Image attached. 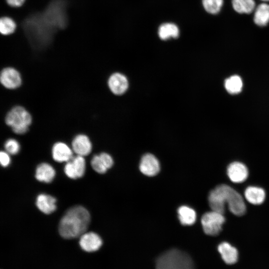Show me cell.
I'll return each mask as SVG.
<instances>
[{"instance_id": "cell-18", "label": "cell", "mask_w": 269, "mask_h": 269, "mask_svg": "<svg viewBox=\"0 0 269 269\" xmlns=\"http://www.w3.org/2000/svg\"><path fill=\"white\" fill-rule=\"evenodd\" d=\"M158 35L162 40H167L171 38H176L179 35V29L174 23L170 22L161 24L158 29Z\"/></svg>"}, {"instance_id": "cell-7", "label": "cell", "mask_w": 269, "mask_h": 269, "mask_svg": "<svg viewBox=\"0 0 269 269\" xmlns=\"http://www.w3.org/2000/svg\"><path fill=\"white\" fill-rule=\"evenodd\" d=\"M85 171V161L83 156L77 155L73 157L66 164L64 171L66 175L72 179H77L83 176Z\"/></svg>"}, {"instance_id": "cell-17", "label": "cell", "mask_w": 269, "mask_h": 269, "mask_svg": "<svg viewBox=\"0 0 269 269\" xmlns=\"http://www.w3.org/2000/svg\"><path fill=\"white\" fill-rule=\"evenodd\" d=\"M55 175V171L53 167L46 163L39 164L36 170L35 177L39 181L49 183Z\"/></svg>"}, {"instance_id": "cell-29", "label": "cell", "mask_w": 269, "mask_h": 269, "mask_svg": "<svg viewBox=\"0 0 269 269\" xmlns=\"http://www.w3.org/2000/svg\"><path fill=\"white\" fill-rule=\"evenodd\" d=\"M261 0L264 1H269V0Z\"/></svg>"}, {"instance_id": "cell-12", "label": "cell", "mask_w": 269, "mask_h": 269, "mask_svg": "<svg viewBox=\"0 0 269 269\" xmlns=\"http://www.w3.org/2000/svg\"><path fill=\"white\" fill-rule=\"evenodd\" d=\"M227 174L232 182L241 183L247 178L248 170L243 163L239 162H234L228 166Z\"/></svg>"}, {"instance_id": "cell-27", "label": "cell", "mask_w": 269, "mask_h": 269, "mask_svg": "<svg viewBox=\"0 0 269 269\" xmlns=\"http://www.w3.org/2000/svg\"><path fill=\"white\" fill-rule=\"evenodd\" d=\"M1 165L3 167L7 166L10 163V157L7 152L1 151L0 153Z\"/></svg>"}, {"instance_id": "cell-24", "label": "cell", "mask_w": 269, "mask_h": 269, "mask_svg": "<svg viewBox=\"0 0 269 269\" xmlns=\"http://www.w3.org/2000/svg\"><path fill=\"white\" fill-rule=\"evenodd\" d=\"M91 164L95 171L101 174L105 173L109 168L106 160L101 154L93 157Z\"/></svg>"}, {"instance_id": "cell-4", "label": "cell", "mask_w": 269, "mask_h": 269, "mask_svg": "<svg viewBox=\"0 0 269 269\" xmlns=\"http://www.w3.org/2000/svg\"><path fill=\"white\" fill-rule=\"evenodd\" d=\"M4 122L17 134L27 133L32 122L31 114L23 106H15L6 113Z\"/></svg>"}, {"instance_id": "cell-22", "label": "cell", "mask_w": 269, "mask_h": 269, "mask_svg": "<svg viewBox=\"0 0 269 269\" xmlns=\"http://www.w3.org/2000/svg\"><path fill=\"white\" fill-rule=\"evenodd\" d=\"M224 85L229 93L237 94L242 91L243 82L240 76L233 75L225 80Z\"/></svg>"}, {"instance_id": "cell-8", "label": "cell", "mask_w": 269, "mask_h": 269, "mask_svg": "<svg viewBox=\"0 0 269 269\" xmlns=\"http://www.w3.org/2000/svg\"><path fill=\"white\" fill-rule=\"evenodd\" d=\"M108 86L112 93L116 95H121L128 90L129 82L125 75L116 72L112 74L109 77Z\"/></svg>"}, {"instance_id": "cell-10", "label": "cell", "mask_w": 269, "mask_h": 269, "mask_svg": "<svg viewBox=\"0 0 269 269\" xmlns=\"http://www.w3.org/2000/svg\"><path fill=\"white\" fill-rule=\"evenodd\" d=\"M103 242L101 237L94 232L84 233L80 238L81 249L87 252H94L100 249Z\"/></svg>"}, {"instance_id": "cell-16", "label": "cell", "mask_w": 269, "mask_h": 269, "mask_svg": "<svg viewBox=\"0 0 269 269\" xmlns=\"http://www.w3.org/2000/svg\"><path fill=\"white\" fill-rule=\"evenodd\" d=\"M246 199L251 204L259 205L265 200L266 193L264 190L256 186L248 187L245 191Z\"/></svg>"}, {"instance_id": "cell-6", "label": "cell", "mask_w": 269, "mask_h": 269, "mask_svg": "<svg viewBox=\"0 0 269 269\" xmlns=\"http://www.w3.org/2000/svg\"><path fill=\"white\" fill-rule=\"evenodd\" d=\"M0 82L4 88L8 90H15L21 85L22 79L20 72L16 69L6 67L0 72Z\"/></svg>"}, {"instance_id": "cell-23", "label": "cell", "mask_w": 269, "mask_h": 269, "mask_svg": "<svg viewBox=\"0 0 269 269\" xmlns=\"http://www.w3.org/2000/svg\"><path fill=\"white\" fill-rule=\"evenodd\" d=\"M16 28L15 21L8 16L2 17L0 19V32L1 34L8 35L13 33Z\"/></svg>"}, {"instance_id": "cell-26", "label": "cell", "mask_w": 269, "mask_h": 269, "mask_svg": "<svg viewBox=\"0 0 269 269\" xmlns=\"http://www.w3.org/2000/svg\"><path fill=\"white\" fill-rule=\"evenodd\" d=\"M4 148L7 153L14 155L20 150V146L19 142L14 138H9L4 143Z\"/></svg>"}, {"instance_id": "cell-14", "label": "cell", "mask_w": 269, "mask_h": 269, "mask_svg": "<svg viewBox=\"0 0 269 269\" xmlns=\"http://www.w3.org/2000/svg\"><path fill=\"white\" fill-rule=\"evenodd\" d=\"M52 153L53 159L59 162L68 161L73 157L72 150L67 144L61 141L54 143Z\"/></svg>"}, {"instance_id": "cell-21", "label": "cell", "mask_w": 269, "mask_h": 269, "mask_svg": "<svg viewBox=\"0 0 269 269\" xmlns=\"http://www.w3.org/2000/svg\"><path fill=\"white\" fill-rule=\"evenodd\" d=\"M234 9L239 13H250L255 9L254 0H232Z\"/></svg>"}, {"instance_id": "cell-3", "label": "cell", "mask_w": 269, "mask_h": 269, "mask_svg": "<svg viewBox=\"0 0 269 269\" xmlns=\"http://www.w3.org/2000/svg\"><path fill=\"white\" fill-rule=\"evenodd\" d=\"M155 269H195L191 257L178 249L168 250L157 259Z\"/></svg>"}, {"instance_id": "cell-5", "label": "cell", "mask_w": 269, "mask_h": 269, "mask_svg": "<svg viewBox=\"0 0 269 269\" xmlns=\"http://www.w3.org/2000/svg\"><path fill=\"white\" fill-rule=\"evenodd\" d=\"M225 220L223 214L212 210L203 215L201 222L206 235L217 236L221 231Z\"/></svg>"}, {"instance_id": "cell-20", "label": "cell", "mask_w": 269, "mask_h": 269, "mask_svg": "<svg viewBox=\"0 0 269 269\" xmlns=\"http://www.w3.org/2000/svg\"><path fill=\"white\" fill-rule=\"evenodd\" d=\"M178 217L180 223L184 226L193 225L196 220V212L187 206H181L177 210Z\"/></svg>"}, {"instance_id": "cell-11", "label": "cell", "mask_w": 269, "mask_h": 269, "mask_svg": "<svg viewBox=\"0 0 269 269\" xmlns=\"http://www.w3.org/2000/svg\"><path fill=\"white\" fill-rule=\"evenodd\" d=\"M73 151L82 156L88 155L92 148V142L89 137L85 134L76 135L72 141Z\"/></svg>"}, {"instance_id": "cell-25", "label": "cell", "mask_w": 269, "mask_h": 269, "mask_svg": "<svg viewBox=\"0 0 269 269\" xmlns=\"http://www.w3.org/2000/svg\"><path fill=\"white\" fill-rule=\"evenodd\" d=\"M205 10L212 14L218 13L223 5V0H202Z\"/></svg>"}, {"instance_id": "cell-13", "label": "cell", "mask_w": 269, "mask_h": 269, "mask_svg": "<svg viewBox=\"0 0 269 269\" xmlns=\"http://www.w3.org/2000/svg\"><path fill=\"white\" fill-rule=\"evenodd\" d=\"M218 251L223 261L227 265L236 263L239 259L237 249L227 242L221 243L218 246Z\"/></svg>"}, {"instance_id": "cell-19", "label": "cell", "mask_w": 269, "mask_h": 269, "mask_svg": "<svg viewBox=\"0 0 269 269\" xmlns=\"http://www.w3.org/2000/svg\"><path fill=\"white\" fill-rule=\"evenodd\" d=\"M255 24L259 26H265L269 22V4L263 3L256 8L254 15Z\"/></svg>"}, {"instance_id": "cell-28", "label": "cell", "mask_w": 269, "mask_h": 269, "mask_svg": "<svg viewBox=\"0 0 269 269\" xmlns=\"http://www.w3.org/2000/svg\"><path fill=\"white\" fill-rule=\"evenodd\" d=\"M6 1L11 7H18L24 3L25 0H6Z\"/></svg>"}, {"instance_id": "cell-15", "label": "cell", "mask_w": 269, "mask_h": 269, "mask_svg": "<svg viewBox=\"0 0 269 269\" xmlns=\"http://www.w3.org/2000/svg\"><path fill=\"white\" fill-rule=\"evenodd\" d=\"M56 200L54 197L47 194L39 195L36 199V206L43 213L49 214L54 212L56 206Z\"/></svg>"}, {"instance_id": "cell-1", "label": "cell", "mask_w": 269, "mask_h": 269, "mask_svg": "<svg viewBox=\"0 0 269 269\" xmlns=\"http://www.w3.org/2000/svg\"><path fill=\"white\" fill-rule=\"evenodd\" d=\"M208 202L212 210L223 214L225 203L230 211L237 216H242L246 211L241 195L235 189L226 184H220L212 190L208 195Z\"/></svg>"}, {"instance_id": "cell-2", "label": "cell", "mask_w": 269, "mask_h": 269, "mask_svg": "<svg viewBox=\"0 0 269 269\" xmlns=\"http://www.w3.org/2000/svg\"><path fill=\"white\" fill-rule=\"evenodd\" d=\"M90 221L88 210L81 206L70 208L60 220L59 232L65 239L80 237L86 232Z\"/></svg>"}, {"instance_id": "cell-9", "label": "cell", "mask_w": 269, "mask_h": 269, "mask_svg": "<svg viewBox=\"0 0 269 269\" xmlns=\"http://www.w3.org/2000/svg\"><path fill=\"white\" fill-rule=\"evenodd\" d=\"M139 168L142 174L148 176H153L159 172L160 164L158 160L154 155L146 153L141 158Z\"/></svg>"}]
</instances>
